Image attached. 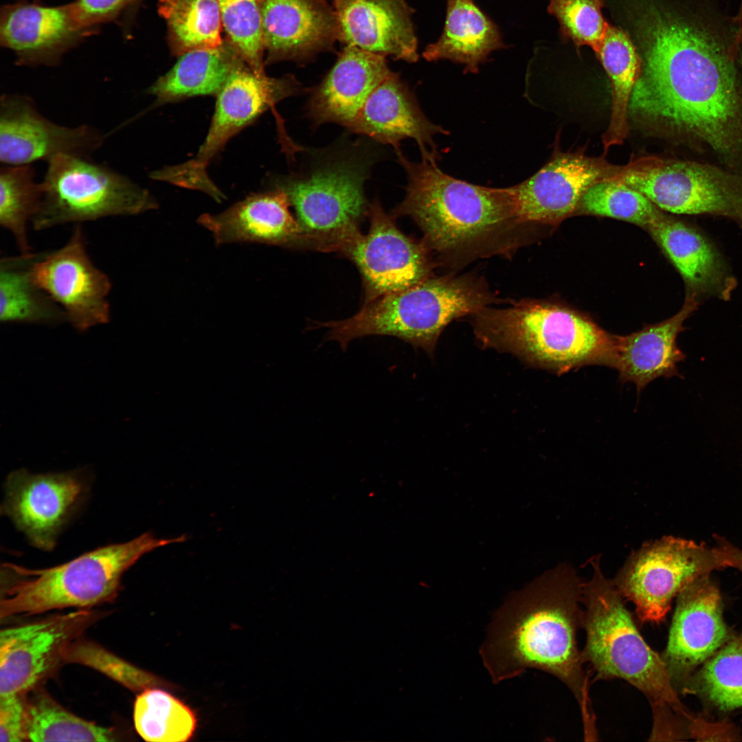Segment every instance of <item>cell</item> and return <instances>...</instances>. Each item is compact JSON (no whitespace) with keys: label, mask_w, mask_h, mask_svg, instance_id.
Segmentation results:
<instances>
[{"label":"cell","mask_w":742,"mask_h":742,"mask_svg":"<svg viewBox=\"0 0 742 742\" xmlns=\"http://www.w3.org/2000/svg\"><path fill=\"white\" fill-rule=\"evenodd\" d=\"M688 0H662L642 12L631 32L642 62L629 120L742 175V47Z\"/></svg>","instance_id":"obj_1"},{"label":"cell","mask_w":742,"mask_h":742,"mask_svg":"<svg viewBox=\"0 0 742 742\" xmlns=\"http://www.w3.org/2000/svg\"><path fill=\"white\" fill-rule=\"evenodd\" d=\"M582 585L562 563L511 594L495 611L480 655L492 681L499 683L537 668L555 676L575 697L585 736L596 734L589 676L578 647L583 625Z\"/></svg>","instance_id":"obj_2"},{"label":"cell","mask_w":742,"mask_h":742,"mask_svg":"<svg viewBox=\"0 0 742 742\" xmlns=\"http://www.w3.org/2000/svg\"><path fill=\"white\" fill-rule=\"evenodd\" d=\"M407 176L406 195L395 214L411 217L429 250L451 256L480 250L522 225L512 187L489 188L456 179L436 160H409L396 148Z\"/></svg>","instance_id":"obj_3"},{"label":"cell","mask_w":742,"mask_h":742,"mask_svg":"<svg viewBox=\"0 0 742 742\" xmlns=\"http://www.w3.org/2000/svg\"><path fill=\"white\" fill-rule=\"evenodd\" d=\"M471 317L482 346L532 366L558 374L589 365L614 367L617 335L555 303L521 300L504 308H483Z\"/></svg>","instance_id":"obj_4"},{"label":"cell","mask_w":742,"mask_h":742,"mask_svg":"<svg viewBox=\"0 0 742 742\" xmlns=\"http://www.w3.org/2000/svg\"><path fill=\"white\" fill-rule=\"evenodd\" d=\"M186 540V535L157 538L148 532L127 542L100 547L49 568L30 569L5 563L1 570L4 585L1 618L68 607L85 609L109 602L120 589L123 574L143 555Z\"/></svg>","instance_id":"obj_5"},{"label":"cell","mask_w":742,"mask_h":742,"mask_svg":"<svg viewBox=\"0 0 742 742\" xmlns=\"http://www.w3.org/2000/svg\"><path fill=\"white\" fill-rule=\"evenodd\" d=\"M591 578L582 585L586 642L582 651L598 679H622L649 699L653 714L671 710L690 718L680 701L666 664L640 634L613 581L592 557Z\"/></svg>","instance_id":"obj_6"},{"label":"cell","mask_w":742,"mask_h":742,"mask_svg":"<svg viewBox=\"0 0 742 742\" xmlns=\"http://www.w3.org/2000/svg\"><path fill=\"white\" fill-rule=\"evenodd\" d=\"M494 301L483 282L472 276H431L364 304L351 317L317 323L314 328H328L326 340L338 342L343 350L355 339L383 335L397 337L431 354L451 322L471 315Z\"/></svg>","instance_id":"obj_7"},{"label":"cell","mask_w":742,"mask_h":742,"mask_svg":"<svg viewBox=\"0 0 742 742\" xmlns=\"http://www.w3.org/2000/svg\"><path fill=\"white\" fill-rule=\"evenodd\" d=\"M338 148L314 153L309 166L275 183L294 208L302 246L341 252L361 234L369 210L364 183L375 159L357 144Z\"/></svg>","instance_id":"obj_8"},{"label":"cell","mask_w":742,"mask_h":742,"mask_svg":"<svg viewBox=\"0 0 742 742\" xmlns=\"http://www.w3.org/2000/svg\"><path fill=\"white\" fill-rule=\"evenodd\" d=\"M47 164L41 181L42 203L31 222L36 231L109 216H135L158 207L147 189L88 157L59 155Z\"/></svg>","instance_id":"obj_9"},{"label":"cell","mask_w":742,"mask_h":742,"mask_svg":"<svg viewBox=\"0 0 742 742\" xmlns=\"http://www.w3.org/2000/svg\"><path fill=\"white\" fill-rule=\"evenodd\" d=\"M620 179L662 210L723 217L742 227V175L717 164L642 157L626 165Z\"/></svg>","instance_id":"obj_10"},{"label":"cell","mask_w":742,"mask_h":742,"mask_svg":"<svg viewBox=\"0 0 742 742\" xmlns=\"http://www.w3.org/2000/svg\"><path fill=\"white\" fill-rule=\"evenodd\" d=\"M304 90L293 77L258 75L245 65L231 74L218 93L207 134L196 155L179 165L152 171L157 181L203 192L217 202L225 195L210 179L207 168L227 142L269 108Z\"/></svg>","instance_id":"obj_11"},{"label":"cell","mask_w":742,"mask_h":742,"mask_svg":"<svg viewBox=\"0 0 742 742\" xmlns=\"http://www.w3.org/2000/svg\"><path fill=\"white\" fill-rule=\"evenodd\" d=\"M722 568L715 547L664 536L633 552L613 582L623 598L634 604L642 623H660L684 587Z\"/></svg>","instance_id":"obj_12"},{"label":"cell","mask_w":742,"mask_h":742,"mask_svg":"<svg viewBox=\"0 0 742 742\" xmlns=\"http://www.w3.org/2000/svg\"><path fill=\"white\" fill-rule=\"evenodd\" d=\"M31 273L76 330L83 332L110 321L111 281L89 256L81 224L76 225L60 248L37 253Z\"/></svg>","instance_id":"obj_13"},{"label":"cell","mask_w":742,"mask_h":742,"mask_svg":"<svg viewBox=\"0 0 742 742\" xmlns=\"http://www.w3.org/2000/svg\"><path fill=\"white\" fill-rule=\"evenodd\" d=\"M100 615L86 609L0 633V696L26 693L64 662L69 647Z\"/></svg>","instance_id":"obj_14"},{"label":"cell","mask_w":742,"mask_h":742,"mask_svg":"<svg viewBox=\"0 0 742 742\" xmlns=\"http://www.w3.org/2000/svg\"><path fill=\"white\" fill-rule=\"evenodd\" d=\"M368 214V233L361 234L341 251L361 273L365 304L432 276L434 267L423 242L401 232L378 200L369 205Z\"/></svg>","instance_id":"obj_15"},{"label":"cell","mask_w":742,"mask_h":742,"mask_svg":"<svg viewBox=\"0 0 742 742\" xmlns=\"http://www.w3.org/2000/svg\"><path fill=\"white\" fill-rule=\"evenodd\" d=\"M624 166L594 157L582 149L556 148L550 159L526 180L512 187L521 223L556 225L577 210L585 193L618 175Z\"/></svg>","instance_id":"obj_16"},{"label":"cell","mask_w":742,"mask_h":742,"mask_svg":"<svg viewBox=\"0 0 742 742\" xmlns=\"http://www.w3.org/2000/svg\"><path fill=\"white\" fill-rule=\"evenodd\" d=\"M106 137L88 124L69 127L49 120L28 95L4 93L0 98V161L3 165L48 162L64 154L89 157L102 146Z\"/></svg>","instance_id":"obj_17"},{"label":"cell","mask_w":742,"mask_h":742,"mask_svg":"<svg viewBox=\"0 0 742 742\" xmlns=\"http://www.w3.org/2000/svg\"><path fill=\"white\" fill-rule=\"evenodd\" d=\"M85 491L82 474L77 471L34 474L21 469L6 478L1 512L34 547L51 551Z\"/></svg>","instance_id":"obj_18"},{"label":"cell","mask_w":742,"mask_h":742,"mask_svg":"<svg viewBox=\"0 0 742 742\" xmlns=\"http://www.w3.org/2000/svg\"><path fill=\"white\" fill-rule=\"evenodd\" d=\"M677 597L667 644L661 655L673 684L715 654L728 636L721 596L710 574L688 583Z\"/></svg>","instance_id":"obj_19"},{"label":"cell","mask_w":742,"mask_h":742,"mask_svg":"<svg viewBox=\"0 0 742 742\" xmlns=\"http://www.w3.org/2000/svg\"><path fill=\"white\" fill-rule=\"evenodd\" d=\"M346 128L394 148H399L401 140L412 138L418 145L423 159L436 161L438 153L433 137L448 133L426 117L407 85L392 71L373 90Z\"/></svg>","instance_id":"obj_20"},{"label":"cell","mask_w":742,"mask_h":742,"mask_svg":"<svg viewBox=\"0 0 742 742\" xmlns=\"http://www.w3.org/2000/svg\"><path fill=\"white\" fill-rule=\"evenodd\" d=\"M648 230L680 273L686 295L700 303L708 299L729 301L737 280L710 239L686 223L665 214Z\"/></svg>","instance_id":"obj_21"},{"label":"cell","mask_w":742,"mask_h":742,"mask_svg":"<svg viewBox=\"0 0 742 742\" xmlns=\"http://www.w3.org/2000/svg\"><path fill=\"white\" fill-rule=\"evenodd\" d=\"M338 38L347 45L409 63L418 60L412 10L405 0H335Z\"/></svg>","instance_id":"obj_22"},{"label":"cell","mask_w":742,"mask_h":742,"mask_svg":"<svg viewBox=\"0 0 742 742\" xmlns=\"http://www.w3.org/2000/svg\"><path fill=\"white\" fill-rule=\"evenodd\" d=\"M282 190L252 194L218 214H203L198 223L218 245L256 243L283 247L302 246V232Z\"/></svg>","instance_id":"obj_23"},{"label":"cell","mask_w":742,"mask_h":742,"mask_svg":"<svg viewBox=\"0 0 742 742\" xmlns=\"http://www.w3.org/2000/svg\"><path fill=\"white\" fill-rule=\"evenodd\" d=\"M268 60H302L338 38L335 12L324 0H258Z\"/></svg>","instance_id":"obj_24"},{"label":"cell","mask_w":742,"mask_h":742,"mask_svg":"<svg viewBox=\"0 0 742 742\" xmlns=\"http://www.w3.org/2000/svg\"><path fill=\"white\" fill-rule=\"evenodd\" d=\"M391 73L385 57L347 45L306 104L314 126L334 122L347 126L373 90Z\"/></svg>","instance_id":"obj_25"},{"label":"cell","mask_w":742,"mask_h":742,"mask_svg":"<svg viewBox=\"0 0 742 742\" xmlns=\"http://www.w3.org/2000/svg\"><path fill=\"white\" fill-rule=\"evenodd\" d=\"M700 302L686 295L680 310L671 317L626 336L617 335L613 368L622 382L631 381L638 394L651 381L664 376L682 378L677 364L686 355L678 348L677 337L684 322L698 308Z\"/></svg>","instance_id":"obj_26"},{"label":"cell","mask_w":742,"mask_h":742,"mask_svg":"<svg viewBox=\"0 0 742 742\" xmlns=\"http://www.w3.org/2000/svg\"><path fill=\"white\" fill-rule=\"evenodd\" d=\"M82 32L68 5L21 3L1 12V44L14 51L23 65H55Z\"/></svg>","instance_id":"obj_27"},{"label":"cell","mask_w":742,"mask_h":742,"mask_svg":"<svg viewBox=\"0 0 742 742\" xmlns=\"http://www.w3.org/2000/svg\"><path fill=\"white\" fill-rule=\"evenodd\" d=\"M447 5L443 32L423 56L428 61L463 64L464 72L477 73L493 51L506 47L499 28L473 0H447Z\"/></svg>","instance_id":"obj_28"},{"label":"cell","mask_w":742,"mask_h":742,"mask_svg":"<svg viewBox=\"0 0 742 742\" xmlns=\"http://www.w3.org/2000/svg\"><path fill=\"white\" fill-rule=\"evenodd\" d=\"M148 89L155 100L150 108L199 95H217L231 74L245 65L238 53L222 46L186 52Z\"/></svg>","instance_id":"obj_29"},{"label":"cell","mask_w":742,"mask_h":742,"mask_svg":"<svg viewBox=\"0 0 742 742\" xmlns=\"http://www.w3.org/2000/svg\"><path fill=\"white\" fill-rule=\"evenodd\" d=\"M611 85V113L602 135L604 150L622 144L629 133V105L641 71L642 62L629 35L620 27L608 25L594 50Z\"/></svg>","instance_id":"obj_30"},{"label":"cell","mask_w":742,"mask_h":742,"mask_svg":"<svg viewBox=\"0 0 742 742\" xmlns=\"http://www.w3.org/2000/svg\"><path fill=\"white\" fill-rule=\"evenodd\" d=\"M36 254H21L0 260V321L56 325L67 322L63 309L33 280Z\"/></svg>","instance_id":"obj_31"},{"label":"cell","mask_w":742,"mask_h":742,"mask_svg":"<svg viewBox=\"0 0 742 742\" xmlns=\"http://www.w3.org/2000/svg\"><path fill=\"white\" fill-rule=\"evenodd\" d=\"M163 687H153L138 693L133 719L138 734L153 742H186L197 730L195 711Z\"/></svg>","instance_id":"obj_32"},{"label":"cell","mask_w":742,"mask_h":742,"mask_svg":"<svg viewBox=\"0 0 742 742\" xmlns=\"http://www.w3.org/2000/svg\"><path fill=\"white\" fill-rule=\"evenodd\" d=\"M158 10L177 52L222 46L218 0H158Z\"/></svg>","instance_id":"obj_33"},{"label":"cell","mask_w":742,"mask_h":742,"mask_svg":"<svg viewBox=\"0 0 742 742\" xmlns=\"http://www.w3.org/2000/svg\"><path fill=\"white\" fill-rule=\"evenodd\" d=\"M43 192L32 165H2L0 225L14 237L21 254L32 253L27 225L38 212Z\"/></svg>","instance_id":"obj_34"},{"label":"cell","mask_w":742,"mask_h":742,"mask_svg":"<svg viewBox=\"0 0 742 742\" xmlns=\"http://www.w3.org/2000/svg\"><path fill=\"white\" fill-rule=\"evenodd\" d=\"M27 741H114L111 728L83 719L61 706L47 693L35 692L26 703Z\"/></svg>","instance_id":"obj_35"},{"label":"cell","mask_w":742,"mask_h":742,"mask_svg":"<svg viewBox=\"0 0 742 742\" xmlns=\"http://www.w3.org/2000/svg\"><path fill=\"white\" fill-rule=\"evenodd\" d=\"M577 210L626 221L646 229L664 214L641 192L614 179L591 187L581 198Z\"/></svg>","instance_id":"obj_36"},{"label":"cell","mask_w":742,"mask_h":742,"mask_svg":"<svg viewBox=\"0 0 742 742\" xmlns=\"http://www.w3.org/2000/svg\"><path fill=\"white\" fill-rule=\"evenodd\" d=\"M701 689L723 710L742 707V633L710 657L700 674Z\"/></svg>","instance_id":"obj_37"},{"label":"cell","mask_w":742,"mask_h":742,"mask_svg":"<svg viewBox=\"0 0 742 742\" xmlns=\"http://www.w3.org/2000/svg\"><path fill=\"white\" fill-rule=\"evenodd\" d=\"M222 24L236 52L256 74L265 75L258 0H218Z\"/></svg>","instance_id":"obj_38"},{"label":"cell","mask_w":742,"mask_h":742,"mask_svg":"<svg viewBox=\"0 0 742 742\" xmlns=\"http://www.w3.org/2000/svg\"><path fill=\"white\" fill-rule=\"evenodd\" d=\"M64 662L87 666L135 693L153 687L175 689L173 685L164 679L87 640L78 639L73 642L66 653Z\"/></svg>","instance_id":"obj_39"},{"label":"cell","mask_w":742,"mask_h":742,"mask_svg":"<svg viewBox=\"0 0 742 742\" xmlns=\"http://www.w3.org/2000/svg\"><path fill=\"white\" fill-rule=\"evenodd\" d=\"M605 5V0H550L548 12L557 19L562 38L577 49L587 45L594 51L609 25L602 14Z\"/></svg>","instance_id":"obj_40"},{"label":"cell","mask_w":742,"mask_h":742,"mask_svg":"<svg viewBox=\"0 0 742 742\" xmlns=\"http://www.w3.org/2000/svg\"><path fill=\"white\" fill-rule=\"evenodd\" d=\"M25 693L0 696V741H27Z\"/></svg>","instance_id":"obj_41"},{"label":"cell","mask_w":742,"mask_h":742,"mask_svg":"<svg viewBox=\"0 0 742 742\" xmlns=\"http://www.w3.org/2000/svg\"><path fill=\"white\" fill-rule=\"evenodd\" d=\"M132 0H76L68 5L77 26L82 31L115 17Z\"/></svg>","instance_id":"obj_42"},{"label":"cell","mask_w":742,"mask_h":742,"mask_svg":"<svg viewBox=\"0 0 742 742\" xmlns=\"http://www.w3.org/2000/svg\"><path fill=\"white\" fill-rule=\"evenodd\" d=\"M715 546L723 563L724 567H733L742 573V550L725 538L715 535Z\"/></svg>","instance_id":"obj_43"},{"label":"cell","mask_w":742,"mask_h":742,"mask_svg":"<svg viewBox=\"0 0 742 742\" xmlns=\"http://www.w3.org/2000/svg\"><path fill=\"white\" fill-rule=\"evenodd\" d=\"M736 24L737 27L738 39L740 45L742 47V3L739 14L738 15V17L737 18Z\"/></svg>","instance_id":"obj_44"},{"label":"cell","mask_w":742,"mask_h":742,"mask_svg":"<svg viewBox=\"0 0 742 742\" xmlns=\"http://www.w3.org/2000/svg\"><path fill=\"white\" fill-rule=\"evenodd\" d=\"M334 1H335V0H334Z\"/></svg>","instance_id":"obj_45"}]
</instances>
